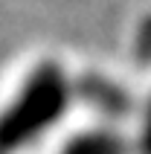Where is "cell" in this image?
Wrapping results in <instances>:
<instances>
[{"mask_svg": "<svg viewBox=\"0 0 151 154\" xmlns=\"http://www.w3.org/2000/svg\"><path fill=\"white\" fill-rule=\"evenodd\" d=\"M73 85L55 61H44L29 73L17 96L0 111V154H15L32 146L64 116Z\"/></svg>", "mask_w": 151, "mask_h": 154, "instance_id": "1", "label": "cell"}, {"mask_svg": "<svg viewBox=\"0 0 151 154\" xmlns=\"http://www.w3.org/2000/svg\"><path fill=\"white\" fill-rule=\"evenodd\" d=\"M140 154H151V102L145 108V116H143V131H140Z\"/></svg>", "mask_w": 151, "mask_h": 154, "instance_id": "5", "label": "cell"}, {"mask_svg": "<svg viewBox=\"0 0 151 154\" xmlns=\"http://www.w3.org/2000/svg\"><path fill=\"white\" fill-rule=\"evenodd\" d=\"M58 154H128V140L110 128H87L73 134Z\"/></svg>", "mask_w": 151, "mask_h": 154, "instance_id": "3", "label": "cell"}, {"mask_svg": "<svg viewBox=\"0 0 151 154\" xmlns=\"http://www.w3.org/2000/svg\"><path fill=\"white\" fill-rule=\"evenodd\" d=\"M79 96L87 105H93L96 111L108 113V116L125 113L131 108V99H128L125 90L119 85H113V82H108V79H102V76H84L79 82Z\"/></svg>", "mask_w": 151, "mask_h": 154, "instance_id": "2", "label": "cell"}, {"mask_svg": "<svg viewBox=\"0 0 151 154\" xmlns=\"http://www.w3.org/2000/svg\"><path fill=\"white\" fill-rule=\"evenodd\" d=\"M137 58L145 64L151 61V17H145L140 32H137Z\"/></svg>", "mask_w": 151, "mask_h": 154, "instance_id": "4", "label": "cell"}]
</instances>
